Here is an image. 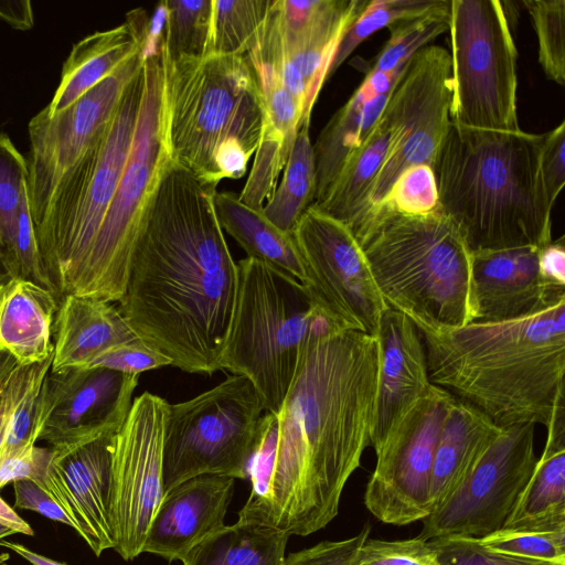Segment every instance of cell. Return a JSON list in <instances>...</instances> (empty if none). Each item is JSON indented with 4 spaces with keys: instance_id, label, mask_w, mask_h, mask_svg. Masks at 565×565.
<instances>
[{
    "instance_id": "836d02e7",
    "label": "cell",
    "mask_w": 565,
    "mask_h": 565,
    "mask_svg": "<svg viewBox=\"0 0 565 565\" xmlns=\"http://www.w3.org/2000/svg\"><path fill=\"white\" fill-rule=\"evenodd\" d=\"M290 535L275 527L236 521L198 545L183 565H284Z\"/></svg>"
},
{
    "instance_id": "d4e9b609",
    "label": "cell",
    "mask_w": 565,
    "mask_h": 565,
    "mask_svg": "<svg viewBox=\"0 0 565 565\" xmlns=\"http://www.w3.org/2000/svg\"><path fill=\"white\" fill-rule=\"evenodd\" d=\"M139 339L113 302L66 296L60 300L54 321L51 372L86 369L108 349Z\"/></svg>"
},
{
    "instance_id": "3957f363",
    "label": "cell",
    "mask_w": 565,
    "mask_h": 565,
    "mask_svg": "<svg viewBox=\"0 0 565 565\" xmlns=\"http://www.w3.org/2000/svg\"><path fill=\"white\" fill-rule=\"evenodd\" d=\"M416 328L431 384L495 426L547 428L565 408V298L526 318Z\"/></svg>"
},
{
    "instance_id": "f35d334b",
    "label": "cell",
    "mask_w": 565,
    "mask_h": 565,
    "mask_svg": "<svg viewBox=\"0 0 565 565\" xmlns=\"http://www.w3.org/2000/svg\"><path fill=\"white\" fill-rule=\"evenodd\" d=\"M449 0H373L343 35L334 54L328 78L339 68L348 56L370 35L396 22L416 18L446 6Z\"/></svg>"
},
{
    "instance_id": "ac0fdd59",
    "label": "cell",
    "mask_w": 565,
    "mask_h": 565,
    "mask_svg": "<svg viewBox=\"0 0 565 565\" xmlns=\"http://www.w3.org/2000/svg\"><path fill=\"white\" fill-rule=\"evenodd\" d=\"M143 65L142 47L64 110L29 122L28 199L32 226L66 174L105 134L121 96Z\"/></svg>"
},
{
    "instance_id": "b9f144b4",
    "label": "cell",
    "mask_w": 565,
    "mask_h": 565,
    "mask_svg": "<svg viewBox=\"0 0 565 565\" xmlns=\"http://www.w3.org/2000/svg\"><path fill=\"white\" fill-rule=\"evenodd\" d=\"M438 206L435 171L429 166L417 164L407 168L398 175L384 201L373 209L366 218L383 209L403 215H425L436 211Z\"/></svg>"
},
{
    "instance_id": "d6a6232c",
    "label": "cell",
    "mask_w": 565,
    "mask_h": 565,
    "mask_svg": "<svg viewBox=\"0 0 565 565\" xmlns=\"http://www.w3.org/2000/svg\"><path fill=\"white\" fill-rule=\"evenodd\" d=\"M28 162L10 138L0 132V265L17 275L35 237L28 199Z\"/></svg>"
},
{
    "instance_id": "ee69618b",
    "label": "cell",
    "mask_w": 565,
    "mask_h": 565,
    "mask_svg": "<svg viewBox=\"0 0 565 565\" xmlns=\"http://www.w3.org/2000/svg\"><path fill=\"white\" fill-rule=\"evenodd\" d=\"M355 565H438L429 541L416 536L408 540L384 541L366 539Z\"/></svg>"
},
{
    "instance_id": "8fae6325",
    "label": "cell",
    "mask_w": 565,
    "mask_h": 565,
    "mask_svg": "<svg viewBox=\"0 0 565 565\" xmlns=\"http://www.w3.org/2000/svg\"><path fill=\"white\" fill-rule=\"evenodd\" d=\"M451 105L458 125L514 131L518 121V51L504 3L450 0Z\"/></svg>"
},
{
    "instance_id": "f5cc1de1",
    "label": "cell",
    "mask_w": 565,
    "mask_h": 565,
    "mask_svg": "<svg viewBox=\"0 0 565 565\" xmlns=\"http://www.w3.org/2000/svg\"><path fill=\"white\" fill-rule=\"evenodd\" d=\"M0 525L11 530L13 533L34 535L31 525L24 521L1 497H0Z\"/></svg>"
},
{
    "instance_id": "7402d4cb",
    "label": "cell",
    "mask_w": 565,
    "mask_h": 565,
    "mask_svg": "<svg viewBox=\"0 0 565 565\" xmlns=\"http://www.w3.org/2000/svg\"><path fill=\"white\" fill-rule=\"evenodd\" d=\"M376 339L377 391L371 435L374 451L433 385L422 335L408 317L387 307L382 313Z\"/></svg>"
},
{
    "instance_id": "4fadbf2b",
    "label": "cell",
    "mask_w": 565,
    "mask_h": 565,
    "mask_svg": "<svg viewBox=\"0 0 565 565\" xmlns=\"http://www.w3.org/2000/svg\"><path fill=\"white\" fill-rule=\"evenodd\" d=\"M369 0H273L249 63L270 67L311 118L337 49Z\"/></svg>"
},
{
    "instance_id": "e575fe53",
    "label": "cell",
    "mask_w": 565,
    "mask_h": 565,
    "mask_svg": "<svg viewBox=\"0 0 565 565\" xmlns=\"http://www.w3.org/2000/svg\"><path fill=\"white\" fill-rule=\"evenodd\" d=\"M309 127L310 122H307L300 128L280 182L262 209L275 226L288 234H292L316 198V164Z\"/></svg>"
},
{
    "instance_id": "52a82bcc",
    "label": "cell",
    "mask_w": 565,
    "mask_h": 565,
    "mask_svg": "<svg viewBox=\"0 0 565 565\" xmlns=\"http://www.w3.org/2000/svg\"><path fill=\"white\" fill-rule=\"evenodd\" d=\"M143 82L142 65L103 137L64 174L33 226L44 270L60 300L81 296L92 248L130 152Z\"/></svg>"
},
{
    "instance_id": "f546056e",
    "label": "cell",
    "mask_w": 565,
    "mask_h": 565,
    "mask_svg": "<svg viewBox=\"0 0 565 565\" xmlns=\"http://www.w3.org/2000/svg\"><path fill=\"white\" fill-rule=\"evenodd\" d=\"M393 128L382 113L365 141L343 163L320 201L311 206L345 224L354 233L370 207V194L393 143Z\"/></svg>"
},
{
    "instance_id": "bcb514c9",
    "label": "cell",
    "mask_w": 565,
    "mask_h": 565,
    "mask_svg": "<svg viewBox=\"0 0 565 565\" xmlns=\"http://www.w3.org/2000/svg\"><path fill=\"white\" fill-rule=\"evenodd\" d=\"M370 525L354 536L340 541H322L313 546L289 553L284 565H355L358 553L369 539Z\"/></svg>"
},
{
    "instance_id": "7a4b0ae2",
    "label": "cell",
    "mask_w": 565,
    "mask_h": 565,
    "mask_svg": "<svg viewBox=\"0 0 565 565\" xmlns=\"http://www.w3.org/2000/svg\"><path fill=\"white\" fill-rule=\"evenodd\" d=\"M215 192L170 160L142 217L118 307L172 366L207 375L221 370L238 284Z\"/></svg>"
},
{
    "instance_id": "4dcf8cb0",
    "label": "cell",
    "mask_w": 565,
    "mask_h": 565,
    "mask_svg": "<svg viewBox=\"0 0 565 565\" xmlns=\"http://www.w3.org/2000/svg\"><path fill=\"white\" fill-rule=\"evenodd\" d=\"M392 90L380 95L364 79L321 130L312 145L317 180L313 203L321 200L349 156L369 137Z\"/></svg>"
},
{
    "instance_id": "ab89813d",
    "label": "cell",
    "mask_w": 565,
    "mask_h": 565,
    "mask_svg": "<svg viewBox=\"0 0 565 565\" xmlns=\"http://www.w3.org/2000/svg\"><path fill=\"white\" fill-rule=\"evenodd\" d=\"M539 44V62L545 75L565 85V0H523Z\"/></svg>"
},
{
    "instance_id": "7c38bea8",
    "label": "cell",
    "mask_w": 565,
    "mask_h": 565,
    "mask_svg": "<svg viewBox=\"0 0 565 565\" xmlns=\"http://www.w3.org/2000/svg\"><path fill=\"white\" fill-rule=\"evenodd\" d=\"M292 237L303 271L301 285L318 315L335 330L376 337L387 306L351 230L310 206Z\"/></svg>"
},
{
    "instance_id": "60d3db41",
    "label": "cell",
    "mask_w": 565,
    "mask_h": 565,
    "mask_svg": "<svg viewBox=\"0 0 565 565\" xmlns=\"http://www.w3.org/2000/svg\"><path fill=\"white\" fill-rule=\"evenodd\" d=\"M492 551L524 558L565 564V530L534 527L501 529L478 539Z\"/></svg>"
},
{
    "instance_id": "cb8c5ba5",
    "label": "cell",
    "mask_w": 565,
    "mask_h": 565,
    "mask_svg": "<svg viewBox=\"0 0 565 565\" xmlns=\"http://www.w3.org/2000/svg\"><path fill=\"white\" fill-rule=\"evenodd\" d=\"M249 64L263 95L264 119L254 162L238 198L262 211L278 184L300 128L310 118L270 67Z\"/></svg>"
},
{
    "instance_id": "d590c367",
    "label": "cell",
    "mask_w": 565,
    "mask_h": 565,
    "mask_svg": "<svg viewBox=\"0 0 565 565\" xmlns=\"http://www.w3.org/2000/svg\"><path fill=\"white\" fill-rule=\"evenodd\" d=\"M273 0H212L206 54L246 55L255 45Z\"/></svg>"
},
{
    "instance_id": "74e56055",
    "label": "cell",
    "mask_w": 565,
    "mask_h": 565,
    "mask_svg": "<svg viewBox=\"0 0 565 565\" xmlns=\"http://www.w3.org/2000/svg\"><path fill=\"white\" fill-rule=\"evenodd\" d=\"M449 2L427 13L391 25L385 42L367 72H392L449 29Z\"/></svg>"
},
{
    "instance_id": "680465c9",
    "label": "cell",
    "mask_w": 565,
    "mask_h": 565,
    "mask_svg": "<svg viewBox=\"0 0 565 565\" xmlns=\"http://www.w3.org/2000/svg\"><path fill=\"white\" fill-rule=\"evenodd\" d=\"M1 565H8V564H7V563H3V564H1Z\"/></svg>"
},
{
    "instance_id": "6da1fadb",
    "label": "cell",
    "mask_w": 565,
    "mask_h": 565,
    "mask_svg": "<svg viewBox=\"0 0 565 565\" xmlns=\"http://www.w3.org/2000/svg\"><path fill=\"white\" fill-rule=\"evenodd\" d=\"M377 371L375 335L327 321L310 333L276 414L271 459L253 454L237 521L307 536L338 515L342 491L371 446Z\"/></svg>"
},
{
    "instance_id": "6f0895ef",
    "label": "cell",
    "mask_w": 565,
    "mask_h": 565,
    "mask_svg": "<svg viewBox=\"0 0 565 565\" xmlns=\"http://www.w3.org/2000/svg\"><path fill=\"white\" fill-rule=\"evenodd\" d=\"M6 277H8V276H7V274L4 273V270L2 269V267H1V265H0V281H1L3 278H6Z\"/></svg>"
},
{
    "instance_id": "484cf974",
    "label": "cell",
    "mask_w": 565,
    "mask_h": 565,
    "mask_svg": "<svg viewBox=\"0 0 565 565\" xmlns=\"http://www.w3.org/2000/svg\"><path fill=\"white\" fill-rule=\"evenodd\" d=\"M60 299L32 280L6 277L0 281V351L20 365L53 356L54 321Z\"/></svg>"
},
{
    "instance_id": "c3c4849f",
    "label": "cell",
    "mask_w": 565,
    "mask_h": 565,
    "mask_svg": "<svg viewBox=\"0 0 565 565\" xmlns=\"http://www.w3.org/2000/svg\"><path fill=\"white\" fill-rule=\"evenodd\" d=\"M543 136L541 174L548 201L554 206L565 183V121Z\"/></svg>"
},
{
    "instance_id": "ffe728a7",
    "label": "cell",
    "mask_w": 565,
    "mask_h": 565,
    "mask_svg": "<svg viewBox=\"0 0 565 565\" xmlns=\"http://www.w3.org/2000/svg\"><path fill=\"white\" fill-rule=\"evenodd\" d=\"M115 434L50 447L40 482L63 508L74 531L97 557L115 545L108 515Z\"/></svg>"
},
{
    "instance_id": "9c48e42d",
    "label": "cell",
    "mask_w": 565,
    "mask_h": 565,
    "mask_svg": "<svg viewBox=\"0 0 565 565\" xmlns=\"http://www.w3.org/2000/svg\"><path fill=\"white\" fill-rule=\"evenodd\" d=\"M264 411L253 383L234 374L188 401L168 404L163 495L202 475L248 479Z\"/></svg>"
},
{
    "instance_id": "7bdbcfd3",
    "label": "cell",
    "mask_w": 565,
    "mask_h": 565,
    "mask_svg": "<svg viewBox=\"0 0 565 565\" xmlns=\"http://www.w3.org/2000/svg\"><path fill=\"white\" fill-rule=\"evenodd\" d=\"M429 544L438 565H559L495 552L471 536L447 535L433 539Z\"/></svg>"
},
{
    "instance_id": "5bb4252c",
    "label": "cell",
    "mask_w": 565,
    "mask_h": 565,
    "mask_svg": "<svg viewBox=\"0 0 565 565\" xmlns=\"http://www.w3.org/2000/svg\"><path fill=\"white\" fill-rule=\"evenodd\" d=\"M451 64L446 49L427 45L407 61L383 110L394 140L372 186L367 215L407 168L426 164L435 171L451 124Z\"/></svg>"
},
{
    "instance_id": "7dc6e473",
    "label": "cell",
    "mask_w": 565,
    "mask_h": 565,
    "mask_svg": "<svg viewBox=\"0 0 565 565\" xmlns=\"http://www.w3.org/2000/svg\"><path fill=\"white\" fill-rule=\"evenodd\" d=\"M50 457V448L28 444L13 448H0V489L9 482L23 479L40 484Z\"/></svg>"
},
{
    "instance_id": "4316f807",
    "label": "cell",
    "mask_w": 565,
    "mask_h": 565,
    "mask_svg": "<svg viewBox=\"0 0 565 565\" xmlns=\"http://www.w3.org/2000/svg\"><path fill=\"white\" fill-rule=\"evenodd\" d=\"M147 29L141 11L135 10L127 14L125 23L77 42L63 65L57 89L44 108L46 113L64 110L137 53Z\"/></svg>"
},
{
    "instance_id": "277c9868",
    "label": "cell",
    "mask_w": 565,
    "mask_h": 565,
    "mask_svg": "<svg viewBox=\"0 0 565 565\" xmlns=\"http://www.w3.org/2000/svg\"><path fill=\"white\" fill-rule=\"evenodd\" d=\"M543 138L451 121L435 167L439 209L470 250L552 242L553 205L540 166Z\"/></svg>"
},
{
    "instance_id": "8d00e7d4",
    "label": "cell",
    "mask_w": 565,
    "mask_h": 565,
    "mask_svg": "<svg viewBox=\"0 0 565 565\" xmlns=\"http://www.w3.org/2000/svg\"><path fill=\"white\" fill-rule=\"evenodd\" d=\"M160 45L172 58L206 55L212 0H167Z\"/></svg>"
},
{
    "instance_id": "2e32d148",
    "label": "cell",
    "mask_w": 565,
    "mask_h": 565,
    "mask_svg": "<svg viewBox=\"0 0 565 565\" xmlns=\"http://www.w3.org/2000/svg\"><path fill=\"white\" fill-rule=\"evenodd\" d=\"M455 401L433 384L375 451L376 465L365 488L364 504L379 521L406 525L429 515L435 454Z\"/></svg>"
},
{
    "instance_id": "f1b7e54d",
    "label": "cell",
    "mask_w": 565,
    "mask_h": 565,
    "mask_svg": "<svg viewBox=\"0 0 565 565\" xmlns=\"http://www.w3.org/2000/svg\"><path fill=\"white\" fill-rule=\"evenodd\" d=\"M503 527L565 530V408L547 426L542 456Z\"/></svg>"
},
{
    "instance_id": "1f68e13d",
    "label": "cell",
    "mask_w": 565,
    "mask_h": 565,
    "mask_svg": "<svg viewBox=\"0 0 565 565\" xmlns=\"http://www.w3.org/2000/svg\"><path fill=\"white\" fill-rule=\"evenodd\" d=\"M214 209L223 231L247 257L271 265L301 282L302 266L292 234L275 226L259 210L242 202L233 192H215Z\"/></svg>"
},
{
    "instance_id": "f907efd6",
    "label": "cell",
    "mask_w": 565,
    "mask_h": 565,
    "mask_svg": "<svg viewBox=\"0 0 565 565\" xmlns=\"http://www.w3.org/2000/svg\"><path fill=\"white\" fill-rule=\"evenodd\" d=\"M540 266L543 275L554 285L565 288L564 237L541 248Z\"/></svg>"
},
{
    "instance_id": "d6986e66",
    "label": "cell",
    "mask_w": 565,
    "mask_h": 565,
    "mask_svg": "<svg viewBox=\"0 0 565 565\" xmlns=\"http://www.w3.org/2000/svg\"><path fill=\"white\" fill-rule=\"evenodd\" d=\"M138 379L104 367L50 371L36 404L38 440L56 447L117 433Z\"/></svg>"
},
{
    "instance_id": "5b68a950",
    "label": "cell",
    "mask_w": 565,
    "mask_h": 565,
    "mask_svg": "<svg viewBox=\"0 0 565 565\" xmlns=\"http://www.w3.org/2000/svg\"><path fill=\"white\" fill-rule=\"evenodd\" d=\"M159 53L162 132L170 158L214 189L225 179L242 178L264 119L263 95L247 57L172 58L161 45Z\"/></svg>"
},
{
    "instance_id": "816d5d0a",
    "label": "cell",
    "mask_w": 565,
    "mask_h": 565,
    "mask_svg": "<svg viewBox=\"0 0 565 565\" xmlns=\"http://www.w3.org/2000/svg\"><path fill=\"white\" fill-rule=\"evenodd\" d=\"M0 20L18 30H29L33 26L34 15L31 2L0 1Z\"/></svg>"
},
{
    "instance_id": "44dd1931",
    "label": "cell",
    "mask_w": 565,
    "mask_h": 565,
    "mask_svg": "<svg viewBox=\"0 0 565 565\" xmlns=\"http://www.w3.org/2000/svg\"><path fill=\"white\" fill-rule=\"evenodd\" d=\"M542 247L471 250V322L526 318L565 298V288L551 282L541 270Z\"/></svg>"
},
{
    "instance_id": "db71d44e",
    "label": "cell",
    "mask_w": 565,
    "mask_h": 565,
    "mask_svg": "<svg viewBox=\"0 0 565 565\" xmlns=\"http://www.w3.org/2000/svg\"><path fill=\"white\" fill-rule=\"evenodd\" d=\"M0 545L15 552L18 555L26 559L32 565H66L65 563H61L52 558H49L44 555H41L39 553H35L20 543L10 542L2 539L0 540Z\"/></svg>"
},
{
    "instance_id": "f6af8a7d",
    "label": "cell",
    "mask_w": 565,
    "mask_h": 565,
    "mask_svg": "<svg viewBox=\"0 0 565 565\" xmlns=\"http://www.w3.org/2000/svg\"><path fill=\"white\" fill-rule=\"evenodd\" d=\"M171 365L168 358L140 339L108 349L96 356L86 369L104 367L124 374L139 375L149 370Z\"/></svg>"
},
{
    "instance_id": "83f0119b",
    "label": "cell",
    "mask_w": 565,
    "mask_h": 565,
    "mask_svg": "<svg viewBox=\"0 0 565 565\" xmlns=\"http://www.w3.org/2000/svg\"><path fill=\"white\" fill-rule=\"evenodd\" d=\"M501 430L481 412L456 398L435 454L430 481L431 511L459 486Z\"/></svg>"
},
{
    "instance_id": "9a60e30c",
    "label": "cell",
    "mask_w": 565,
    "mask_h": 565,
    "mask_svg": "<svg viewBox=\"0 0 565 565\" xmlns=\"http://www.w3.org/2000/svg\"><path fill=\"white\" fill-rule=\"evenodd\" d=\"M168 402L145 392L136 397L111 447L108 515L114 548L125 561L142 553L163 498L162 447Z\"/></svg>"
},
{
    "instance_id": "11a10c76",
    "label": "cell",
    "mask_w": 565,
    "mask_h": 565,
    "mask_svg": "<svg viewBox=\"0 0 565 565\" xmlns=\"http://www.w3.org/2000/svg\"><path fill=\"white\" fill-rule=\"evenodd\" d=\"M13 534V532L2 525H0V540Z\"/></svg>"
},
{
    "instance_id": "91938a15",
    "label": "cell",
    "mask_w": 565,
    "mask_h": 565,
    "mask_svg": "<svg viewBox=\"0 0 565 565\" xmlns=\"http://www.w3.org/2000/svg\"><path fill=\"white\" fill-rule=\"evenodd\" d=\"M559 565H562V564H559Z\"/></svg>"
},
{
    "instance_id": "603a6c76",
    "label": "cell",
    "mask_w": 565,
    "mask_h": 565,
    "mask_svg": "<svg viewBox=\"0 0 565 565\" xmlns=\"http://www.w3.org/2000/svg\"><path fill=\"white\" fill-rule=\"evenodd\" d=\"M235 480L202 475L168 491L152 519L142 553L183 562L198 545L226 525Z\"/></svg>"
},
{
    "instance_id": "e0dca14e",
    "label": "cell",
    "mask_w": 565,
    "mask_h": 565,
    "mask_svg": "<svg viewBox=\"0 0 565 565\" xmlns=\"http://www.w3.org/2000/svg\"><path fill=\"white\" fill-rule=\"evenodd\" d=\"M534 424L502 428L459 486L423 521L419 537H482L501 530L537 457Z\"/></svg>"
},
{
    "instance_id": "681fc988",
    "label": "cell",
    "mask_w": 565,
    "mask_h": 565,
    "mask_svg": "<svg viewBox=\"0 0 565 565\" xmlns=\"http://www.w3.org/2000/svg\"><path fill=\"white\" fill-rule=\"evenodd\" d=\"M13 490L15 508L34 511L74 530V524L63 508L34 480L23 479L14 481Z\"/></svg>"
},
{
    "instance_id": "9f6ffc18",
    "label": "cell",
    "mask_w": 565,
    "mask_h": 565,
    "mask_svg": "<svg viewBox=\"0 0 565 565\" xmlns=\"http://www.w3.org/2000/svg\"><path fill=\"white\" fill-rule=\"evenodd\" d=\"M10 558V555L8 553L0 554V565L6 563Z\"/></svg>"
},
{
    "instance_id": "30bf717a",
    "label": "cell",
    "mask_w": 565,
    "mask_h": 565,
    "mask_svg": "<svg viewBox=\"0 0 565 565\" xmlns=\"http://www.w3.org/2000/svg\"><path fill=\"white\" fill-rule=\"evenodd\" d=\"M143 55V93L122 174L92 248L81 296L119 302L147 205L171 158L161 118L159 51Z\"/></svg>"
},
{
    "instance_id": "8992f818",
    "label": "cell",
    "mask_w": 565,
    "mask_h": 565,
    "mask_svg": "<svg viewBox=\"0 0 565 565\" xmlns=\"http://www.w3.org/2000/svg\"><path fill=\"white\" fill-rule=\"evenodd\" d=\"M354 236L388 308L427 328L471 322V250L439 206L425 215L376 211Z\"/></svg>"
},
{
    "instance_id": "ba28073f",
    "label": "cell",
    "mask_w": 565,
    "mask_h": 565,
    "mask_svg": "<svg viewBox=\"0 0 565 565\" xmlns=\"http://www.w3.org/2000/svg\"><path fill=\"white\" fill-rule=\"evenodd\" d=\"M238 284L220 369L247 377L276 415L310 333L322 322L300 281L264 262L237 263Z\"/></svg>"
}]
</instances>
